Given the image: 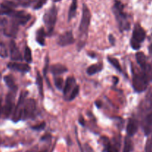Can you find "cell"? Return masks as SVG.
<instances>
[{"instance_id":"obj_42","label":"cell","mask_w":152,"mask_h":152,"mask_svg":"<svg viewBox=\"0 0 152 152\" xmlns=\"http://www.w3.org/2000/svg\"><path fill=\"white\" fill-rule=\"evenodd\" d=\"M95 105H96V106L98 107V108H101V105H102V103H101L99 101H96V102H95Z\"/></svg>"},{"instance_id":"obj_20","label":"cell","mask_w":152,"mask_h":152,"mask_svg":"<svg viewBox=\"0 0 152 152\" xmlns=\"http://www.w3.org/2000/svg\"><path fill=\"white\" fill-rule=\"evenodd\" d=\"M136 59L138 65L140 66L142 71H146L147 69V60L146 56L142 52H138L136 54Z\"/></svg>"},{"instance_id":"obj_33","label":"cell","mask_w":152,"mask_h":152,"mask_svg":"<svg viewBox=\"0 0 152 152\" xmlns=\"http://www.w3.org/2000/svg\"><path fill=\"white\" fill-rule=\"evenodd\" d=\"M145 151V152H152V136L147 140Z\"/></svg>"},{"instance_id":"obj_41","label":"cell","mask_w":152,"mask_h":152,"mask_svg":"<svg viewBox=\"0 0 152 152\" xmlns=\"http://www.w3.org/2000/svg\"><path fill=\"white\" fill-rule=\"evenodd\" d=\"M113 80H114V85H117V83H118V81H119V79L117 78V77H113Z\"/></svg>"},{"instance_id":"obj_6","label":"cell","mask_w":152,"mask_h":152,"mask_svg":"<svg viewBox=\"0 0 152 152\" xmlns=\"http://www.w3.org/2000/svg\"><path fill=\"white\" fill-rule=\"evenodd\" d=\"M28 91H23L20 94L17 105H16V108H15L13 114V121L15 122V123L19 122V120L22 119V112H23L24 105H25V99H26L27 96H28Z\"/></svg>"},{"instance_id":"obj_40","label":"cell","mask_w":152,"mask_h":152,"mask_svg":"<svg viewBox=\"0 0 152 152\" xmlns=\"http://www.w3.org/2000/svg\"><path fill=\"white\" fill-rule=\"evenodd\" d=\"M79 123H80V125L83 126H85V124H86V122H85L84 118L83 117H80V119H79Z\"/></svg>"},{"instance_id":"obj_34","label":"cell","mask_w":152,"mask_h":152,"mask_svg":"<svg viewBox=\"0 0 152 152\" xmlns=\"http://www.w3.org/2000/svg\"><path fill=\"white\" fill-rule=\"evenodd\" d=\"M45 126H46L45 123V122H42V123H40V124L32 126V127H31V129L34 131H42L45 128Z\"/></svg>"},{"instance_id":"obj_1","label":"cell","mask_w":152,"mask_h":152,"mask_svg":"<svg viewBox=\"0 0 152 152\" xmlns=\"http://www.w3.org/2000/svg\"><path fill=\"white\" fill-rule=\"evenodd\" d=\"M91 14L88 6L86 4H83V14H82L81 22H80L79 31H80V41L78 43V50L83 48L86 43L87 34L90 26Z\"/></svg>"},{"instance_id":"obj_37","label":"cell","mask_w":152,"mask_h":152,"mask_svg":"<svg viewBox=\"0 0 152 152\" xmlns=\"http://www.w3.org/2000/svg\"><path fill=\"white\" fill-rule=\"evenodd\" d=\"M51 139V135L48 134H45L41 138V140L42 141H46V140H48Z\"/></svg>"},{"instance_id":"obj_35","label":"cell","mask_w":152,"mask_h":152,"mask_svg":"<svg viewBox=\"0 0 152 152\" xmlns=\"http://www.w3.org/2000/svg\"><path fill=\"white\" fill-rule=\"evenodd\" d=\"M48 58H46L45 60V68H44V76L46 77L47 76V72H48Z\"/></svg>"},{"instance_id":"obj_8","label":"cell","mask_w":152,"mask_h":152,"mask_svg":"<svg viewBox=\"0 0 152 152\" xmlns=\"http://www.w3.org/2000/svg\"><path fill=\"white\" fill-rule=\"evenodd\" d=\"M36 110V102L34 99H28L25 102L23 108V112H22V119L27 120L30 118L34 114Z\"/></svg>"},{"instance_id":"obj_10","label":"cell","mask_w":152,"mask_h":152,"mask_svg":"<svg viewBox=\"0 0 152 152\" xmlns=\"http://www.w3.org/2000/svg\"><path fill=\"white\" fill-rule=\"evenodd\" d=\"M75 39L74 38L72 31H67L62 34V35L59 36L58 39V44L62 47H65V46L70 45L74 43Z\"/></svg>"},{"instance_id":"obj_25","label":"cell","mask_w":152,"mask_h":152,"mask_svg":"<svg viewBox=\"0 0 152 152\" xmlns=\"http://www.w3.org/2000/svg\"><path fill=\"white\" fill-rule=\"evenodd\" d=\"M108 61L114 68H116V69L119 71V72H122L121 65H120V62H119L116 58L111 57V56H108Z\"/></svg>"},{"instance_id":"obj_30","label":"cell","mask_w":152,"mask_h":152,"mask_svg":"<svg viewBox=\"0 0 152 152\" xmlns=\"http://www.w3.org/2000/svg\"><path fill=\"white\" fill-rule=\"evenodd\" d=\"M63 79L62 77H54V85L58 89L61 90L63 87Z\"/></svg>"},{"instance_id":"obj_12","label":"cell","mask_w":152,"mask_h":152,"mask_svg":"<svg viewBox=\"0 0 152 152\" xmlns=\"http://www.w3.org/2000/svg\"><path fill=\"white\" fill-rule=\"evenodd\" d=\"M16 4L13 1H4L0 5V15H7L11 16L15 12Z\"/></svg>"},{"instance_id":"obj_18","label":"cell","mask_w":152,"mask_h":152,"mask_svg":"<svg viewBox=\"0 0 152 152\" xmlns=\"http://www.w3.org/2000/svg\"><path fill=\"white\" fill-rule=\"evenodd\" d=\"M47 36V33L45 32L43 28H39L36 32V41L41 46H45V37Z\"/></svg>"},{"instance_id":"obj_44","label":"cell","mask_w":152,"mask_h":152,"mask_svg":"<svg viewBox=\"0 0 152 152\" xmlns=\"http://www.w3.org/2000/svg\"><path fill=\"white\" fill-rule=\"evenodd\" d=\"M148 50H149V53H151V54H152V44L149 46V48H148Z\"/></svg>"},{"instance_id":"obj_21","label":"cell","mask_w":152,"mask_h":152,"mask_svg":"<svg viewBox=\"0 0 152 152\" xmlns=\"http://www.w3.org/2000/svg\"><path fill=\"white\" fill-rule=\"evenodd\" d=\"M4 80L5 84L7 85V87L11 90V91L15 92V93H16L18 88H17V86H16V83H15L14 79L13 78V77L10 75L5 76V77H4Z\"/></svg>"},{"instance_id":"obj_26","label":"cell","mask_w":152,"mask_h":152,"mask_svg":"<svg viewBox=\"0 0 152 152\" xmlns=\"http://www.w3.org/2000/svg\"><path fill=\"white\" fill-rule=\"evenodd\" d=\"M132 150H133V142H132V140L130 139V137L128 136L125 138L124 150H123V151L131 152Z\"/></svg>"},{"instance_id":"obj_39","label":"cell","mask_w":152,"mask_h":152,"mask_svg":"<svg viewBox=\"0 0 152 152\" xmlns=\"http://www.w3.org/2000/svg\"><path fill=\"white\" fill-rule=\"evenodd\" d=\"M7 24V19L0 17V26H4Z\"/></svg>"},{"instance_id":"obj_19","label":"cell","mask_w":152,"mask_h":152,"mask_svg":"<svg viewBox=\"0 0 152 152\" xmlns=\"http://www.w3.org/2000/svg\"><path fill=\"white\" fill-rule=\"evenodd\" d=\"M50 71L55 77H57L58 75H60V74L67 72L68 68L65 65H61V64H55L50 67Z\"/></svg>"},{"instance_id":"obj_7","label":"cell","mask_w":152,"mask_h":152,"mask_svg":"<svg viewBox=\"0 0 152 152\" xmlns=\"http://www.w3.org/2000/svg\"><path fill=\"white\" fill-rule=\"evenodd\" d=\"M102 143L103 144L105 148V152H119L120 148V137L114 138L113 140L112 143L110 140L106 137H102L100 138Z\"/></svg>"},{"instance_id":"obj_5","label":"cell","mask_w":152,"mask_h":152,"mask_svg":"<svg viewBox=\"0 0 152 152\" xmlns=\"http://www.w3.org/2000/svg\"><path fill=\"white\" fill-rule=\"evenodd\" d=\"M145 32L143 28L139 24H136L134 28L132 37L130 40L131 47L134 50H138L140 48L141 43L145 40Z\"/></svg>"},{"instance_id":"obj_15","label":"cell","mask_w":152,"mask_h":152,"mask_svg":"<svg viewBox=\"0 0 152 152\" xmlns=\"http://www.w3.org/2000/svg\"><path fill=\"white\" fill-rule=\"evenodd\" d=\"M10 58L13 61H22V56L19 51V48L16 46L14 41H11L10 42Z\"/></svg>"},{"instance_id":"obj_47","label":"cell","mask_w":152,"mask_h":152,"mask_svg":"<svg viewBox=\"0 0 152 152\" xmlns=\"http://www.w3.org/2000/svg\"><path fill=\"white\" fill-rule=\"evenodd\" d=\"M123 152H126V151H123Z\"/></svg>"},{"instance_id":"obj_23","label":"cell","mask_w":152,"mask_h":152,"mask_svg":"<svg viewBox=\"0 0 152 152\" xmlns=\"http://www.w3.org/2000/svg\"><path fill=\"white\" fill-rule=\"evenodd\" d=\"M36 83H37V86L38 87L39 93L40 96L42 98H43L44 96V92H43V81L42 78L41 77V74H39V71L37 72V77H36Z\"/></svg>"},{"instance_id":"obj_13","label":"cell","mask_w":152,"mask_h":152,"mask_svg":"<svg viewBox=\"0 0 152 152\" xmlns=\"http://www.w3.org/2000/svg\"><path fill=\"white\" fill-rule=\"evenodd\" d=\"M76 86H77L76 85V79L74 77H69L67 78L65 83V86L63 88V94L64 96L66 97V99H68L69 95L71 94V91L75 88Z\"/></svg>"},{"instance_id":"obj_16","label":"cell","mask_w":152,"mask_h":152,"mask_svg":"<svg viewBox=\"0 0 152 152\" xmlns=\"http://www.w3.org/2000/svg\"><path fill=\"white\" fill-rule=\"evenodd\" d=\"M138 130V122L135 119L130 118L128 122L127 127H126V132H127L128 136L133 137L135 134L137 132Z\"/></svg>"},{"instance_id":"obj_4","label":"cell","mask_w":152,"mask_h":152,"mask_svg":"<svg viewBox=\"0 0 152 152\" xmlns=\"http://www.w3.org/2000/svg\"><path fill=\"white\" fill-rule=\"evenodd\" d=\"M58 10L55 5H53L45 13L43 16V22H44L45 28L47 29V34L50 36L54 30L57 19Z\"/></svg>"},{"instance_id":"obj_14","label":"cell","mask_w":152,"mask_h":152,"mask_svg":"<svg viewBox=\"0 0 152 152\" xmlns=\"http://www.w3.org/2000/svg\"><path fill=\"white\" fill-rule=\"evenodd\" d=\"M7 68L13 71H19L22 73H28L31 70V67L28 64L19 63V62H9L7 64Z\"/></svg>"},{"instance_id":"obj_22","label":"cell","mask_w":152,"mask_h":152,"mask_svg":"<svg viewBox=\"0 0 152 152\" xmlns=\"http://www.w3.org/2000/svg\"><path fill=\"white\" fill-rule=\"evenodd\" d=\"M102 68H103V66H102V63L94 64V65H91L87 68V74L90 76L94 75V74L100 72Z\"/></svg>"},{"instance_id":"obj_28","label":"cell","mask_w":152,"mask_h":152,"mask_svg":"<svg viewBox=\"0 0 152 152\" xmlns=\"http://www.w3.org/2000/svg\"><path fill=\"white\" fill-rule=\"evenodd\" d=\"M79 92H80V86H77H77H75V88L73 89V91H71V94L69 95V96H68V98L67 99H68V101L74 100V99H75L77 96H78Z\"/></svg>"},{"instance_id":"obj_11","label":"cell","mask_w":152,"mask_h":152,"mask_svg":"<svg viewBox=\"0 0 152 152\" xmlns=\"http://www.w3.org/2000/svg\"><path fill=\"white\" fill-rule=\"evenodd\" d=\"M14 98L15 92L12 91L7 95L5 99V104L4 106V114L6 117H8L13 111L14 106Z\"/></svg>"},{"instance_id":"obj_38","label":"cell","mask_w":152,"mask_h":152,"mask_svg":"<svg viewBox=\"0 0 152 152\" xmlns=\"http://www.w3.org/2000/svg\"><path fill=\"white\" fill-rule=\"evenodd\" d=\"M85 148H86V152H94V151L93 148H92L91 147L90 145H89L88 144H87V143L85 145Z\"/></svg>"},{"instance_id":"obj_43","label":"cell","mask_w":152,"mask_h":152,"mask_svg":"<svg viewBox=\"0 0 152 152\" xmlns=\"http://www.w3.org/2000/svg\"><path fill=\"white\" fill-rule=\"evenodd\" d=\"M88 54L89 56H90L91 57H92V58H94V57H95V56H96V54H95L94 53H88Z\"/></svg>"},{"instance_id":"obj_31","label":"cell","mask_w":152,"mask_h":152,"mask_svg":"<svg viewBox=\"0 0 152 152\" xmlns=\"http://www.w3.org/2000/svg\"><path fill=\"white\" fill-rule=\"evenodd\" d=\"M18 3H19L20 5L24 6V7H28V6L31 5L32 3L35 4L37 0H17Z\"/></svg>"},{"instance_id":"obj_24","label":"cell","mask_w":152,"mask_h":152,"mask_svg":"<svg viewBox=\"0 0 152 152\" xmlns=\"http://www.w3.org/2000/svg\"><path fill=\"white\" fill-rule=\"evenodd\" d=\"M77 10V0H72L69 11H68V21L71 20L75 16Z\"/></svg>"},{"instance_id":"obj_2","label":"cell","mask_w":152,"mask_h":152,"mask_svg":"<svg viewBox=\"0 0 152 152\" xmlns=\"http://www.w3.org/2000/svg\"><path fill=\"white\" fill-rule=\"evenodd\" d=\"M112 11L117 19L120 31L121 32L128 31L130 28L131 24L129 21L128 15L124 11V4L119 0H115L112 7Z\"/></svg>"},{"instance_id":"obj_9","label":"cell","mask_w":152,"mask_h":152,"mask_svg":"<svg viewBox=\"0 0 152 152\" xmlns=\"http://www.w3.org/2000/svg\"><path fill=\"white\" fill-rule=\"evenodd\" d=\"M11 16L14 19L13 23L17 25L18 26L19 25H25L31 19V15L28 13H25V11H22V10H19V11L15 10Z\"/></svg>"},{"instance_id":"obj_46","label":"cell","mask_w":152,"mask_h":152,"mask_svg":"<svg viewBox=\"0 0 152 152\" xmlns=\"http://www.w3.org/2000/svg\"><path fill=\"white\" fill-rule=\"evenodd\" d=\"M40 152H47V151H46V150H45V151H40Z\"/></svg>"},{"instance_id":"obj_29","label":"cell","mask_w":152,"mask_h":152,"mask_svg":"<svg viewBox=\"0 0 152 152\" xmlns=\"http://www.w3.org/2000/svg\"><path fill=\"white\" fill-rule=\"evenodd\" d=\"M7 56H8V53H7V50L5 45L2 42H0V57L6 58L7 57Z\"/></svg>"},{"instance_id":"obj_36","label":"cell","mask_w":152,"mask_h":152,"mask_svg":"<svg viewBox=\"0 0 152 152\" xmlns=\"http://www.w3.org/2000/svg\"><path fill=\"white\" fill-rule=\"evenodd\" d=\"M108 39H109V42L110 43H111L112 45H115V38H114V35H112V34H110L109 37H108Z\"/></svg>"},{"instance_id":"obj_3","label":"cell","mask_w":152,"mask_h":152,"mask_svg":"<svg viewBox=\"0 0 152 152\" xmlns=\"http://www.w3.org/2000/svg\"><path fill=\"white\" fill-rule=\"evenodd\" d=\"M132 85L135 91L141 93L146 90L148 86V79L146 71L140 72L135 71L132 69Z\"/></svg>"},{"instance_id":"obj_45","label":"cell","mask_w":152,"mask_h":152,"mask_svg":"<svg viewBox=\"0 0 152 152\" xmlns=\"http://www.w3.org/2000/svg\"><path fill=\"white\" fill-rule=\"evenodd\" d=\"M0 114H1V100H0Z\"/></svg>"},{"instance_id":"obj_32","label":"cell","mask_w":152,"mask_h":152,"mask_svg":"<svg viewBox=\"0 0 152 152\" xmlns=\"http://www.w3.org/2000/svg\"><path fill=\"white\" fill-rule=\"evenodd\" d=\"M47 1L48 0H37L34 5V10H39V9L42 8Z\"/></svg>"},{"instance_id":"obj_17","label":"cell","mask_w":152,"mask_h":152,"mask_svg":"<svg viewBox=\"0 0 152 152\" xmlns=\"http://www.w3.org/2000/svg\"><path fill=\"white\" fill-rule=\"evenodd\" d=\"M142 128H143L144 133L146 136L152 134V112L149 113L145 117L142 124Z\"/></svg>"},{"instance_id":"obj_27","label":"cell","mask_w":152,"mask_h":152,"mask_svg":"<svg viewBox=\"0 0 152 152\" xmlns=\"http://www.w3.org/2000/svg\"><path fill=\"white\" fill-rule=\"evenodd\" d=\"M24 59L28 63H31L32 62V53L31 50L29 47H25V53H24Z\"/></svg>"}]
</instances>
